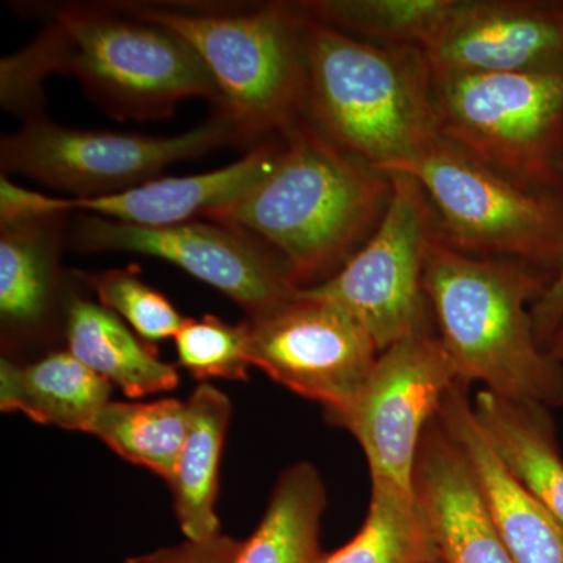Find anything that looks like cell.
<instances>
[{"label": "cell", "instance_id": "2e32d148", "mask_svg": "<svg viewBox=\"0 0 563 563\" xmlns=\"http://www.w3.org/2000/svg\"><path fill=\"white\" fill-rule=\"evenodd\" d=\"M282 143L266 141L240 161L214 172L195 176L166 177L132 190L98 199H74L76 210L129 224L166 228L206 218L231 206L265 179L276 165Z\"/></svg>", "mask_w": 563, "mask_h": 563}, {"label": "cell", "instance_id": "e0dca14e", "mask_svg": "<svg viewBox=\"0 0 563 563\" xmlns=\"http://www.w3.org/2000/svg\"><path fill=\"white\" fill-rule=\"evenodd\" d=\"M472 404L504 468L563 523V457L551 409L487 390L477 391Z\"/></svg>", "mask_w": 563, "mask_h": 563}, {"label": "cell", "instance_id": "52a82bcc", "mask_svg": "<svg viewBox=\"0 0 563 563\" xmlns=\"http://www.w3.org/2000/svg\"><path fill=\"white\" fill-rule=\"evenodd\" d=\"M387 173L421 185L440 233L457 250L561 272L563 192L523 187L442 139Z\"/></svg>", "mask_w": 563, "mask_h": 563}, {"label": "cell", "instance_id": "d4e9b609", "mask_svg": "<svg viewBox=\"0 0 563 563\" xmlns=\"http://www.w3.org/2000/svg\"><path fill=\"white\" fill-rule=\"evenodd\" d=\"M455 0H303L310 21L354 38L424 49Z\"/></svg>", "mask_w": 563, "mask_h": 563}, {"label": "cell", "instance_id": "ffe728a7", "mask_svg": "<svg viewBox=\"0 0 563 563\" xmlns=\"http://www.w3.org/2000/svg\"><path fill=\"white\" fill-rule=\"evenodd\" d=\"M66 339L70 354L117 385L129 398L172 391L179 374L144 346L109 309L74 298L66 309Z\"/></svg>", "mask_w": 563, "mask_h": 563}, {"label": "cell", "instance_id": "603a6c76", "mask_svg": "<svg viewBox=\"0 0 563 563\" xmlns=\"http://www.w3.org/2000/svg\"><path fill=\"white\" fill-rule=\"evenodd\" d=\"M442 561L428 518L415 495L372 481L368 514L361 531L320 563H437Z\"/></svg>", "mask_w": 563, "mask_h": 563}, {"label": "cell", "instance_id": "7c38bea8", "mask_svg": "<svg viewBox=\"0 0 563 563\" xmlns=\"http://www.w3.org/2000/svg\"><path fill=\"white\" fill-rule=\"evenodd\" d=\"M455 383L450 357L431 329L379 352L357 398L333 421L361 444L372 481L415 495L422 435Z\"/></svg>", "mask_w": 563, "mask_h": 563}, {"label": "cell", "instance_id": "3957f363", "mask_svg": "<svg viewBox=\"0 0 563 563\" xmlns=\"http://www.w3.org/2000/svg\"><path fill=\"white\" fill-rule=\"evenodd\" d=\"M553 274L525 262L429 244L424 291L455 379L515 401L563 406V365L540 343L532 307Z\"/></svg>", "mask_w": 563, "mask_h": 563}, {"label": "cell", "instance_id": "9a60e30c", "mask_svg": "<svg viewBox=\"0 0 563 563\" xmlns=\"http://www.w3.org/2000/svg\"><path fill=\"white\" fill-rule=\"evenodd\" d=\"M439 420L465 454L487 512L515 563H563V523L493 453L474 417L470 385H453Z\"/></svg>", "mask_w": 563, "mask_h": 563}, {"label": "cell", "instance_id": "277c9868", "mask_svg": "<svg viewBox=\"0 0 563 563\" xmlns=\"http://www.w3.org/2000/svg\"><path fill=\"white\" fill-rule=\"evenodd\" d=\"M307 122L380 172L440 139L433 74L413 46L369 43L307 18Z\"/></svg>", "mask_w": 563, "mask_h": 563}, {"label": "cell", "instance_id": "8992f818", "mask_svg": "<svg viewBox=\"0 0 563 563\" xmlns=\"http://www.w3.org/2000/svg\"><path fill=\"white\" fill-rule=\"evenodd\" d=\"M433 101L440 139L523 187L563 192V70L433 74Z\"/></svg>", "mask_w": 563, "mask_h": 563}, {"label": "cell", "instance_id": "1f68e13d", "mask_svg": "<svg viewBox=\"0 0 563 563\" xmlns=\"http://www.w3.org/2000/svg\"><path fill=\"white\" fill-rule=\"evenodd\" d=\"M437 563H446V562H444V561H443V558H442V561H439V562H437Z\"/></svg>", "mask_w": 563, "mask_h": 563}, {"label": "cell", "instance_id": "7a4b0ae2", "mask_svg": "<svg viewBox=\"0 0 563 563\" xmlns=\"http://www.w3.org/2000/svg\"><path fill=\"white\" fill-rule=\"evenodd\" d=\"M391 195L390 174L302 121L282 135L268 176L206 218L261 240L287 263L292 284L307 288L340 272L368 242Z\"/></svg>", "mask_w": 563, "mask_h": 563}, {"label": "cell", "instance_id": "4dcf8cb0", "mask_svg": "<svg viewBox=\"0 0 563 563\" xmlns=\"http://www.w3.org/2000/svg\"><path fill=\"white\" fill-rule=\"evenodd\" d=\"M547 350L551 352L555 361L561 362L563 365V317L550 342H548Z\"/></svg>", "mask_w": 563, "mask_h": 563}, {"label": "cell", "instance_id": "5b68a950", "mask_svg": "<svg viewBox=\"0 0 563 563\" xmlns=\"http://www.w3.org/2000/svg\"><path fill=\"white\" fill-rule=\"evenodd\" d=\"M120 7L190 44L220 91L218 111L239 128L244 141L285 135L302 122L307 18L298 2L244 10Z\"/></svg>", "mask_w": 563, "mask_h": 563}, {"label": "cell", "instance_id": "cb8c5ba5", "mask_svg": "<svg viewBox=\"0 0 563 563\" xmlns=\"http://www.w3.org/2000/svg\"><path fill=\"white\" fill-rule=\"evenodd\" d=\"M188 431V406L179 399L113 402L103 406L91 435L133 465L172 483Z\"/></svg>", "mask_w": 563, "mask_h": 563}, {"label": "cell", "instance_id": "5bb4252c", "mask_svg": "<svg viewBox=\"0 0 563 563\" xmlns=\"http://www.w3.org/2000/svg\"><path fill=\"white\" fill-rule=\"evenodd\" d=\"M413 492L446 563H515L493 525L465 454L439 415L422 435Z\"/></svg>", "mask_w": 563, "mask_h": 563}, {"label": "cell", "instance_id": "9c48e42d", "mask_svg": "<svg viewBox=\"0 0 563 563\" xmlns=\"http://www.w3.org/2000/svg\"><path fill=\"white\" fill-rule=\"evenodd\" d=\"M390 176V203L368 242L329 279L299 288L354 318L379 352L431 329L424 268L439 228L421 185L407 174Z\"/></svg>", "mask_w": 563, "mask_h": 563}, {"label": "cell", "instance_id": "7402d4cb", "mask_svg": "<svg viewBox=\"0 0 563 563\" xmlns=\"http://www.w3.org/2000/svg\"><path fill=\"white\" fill-rule=\"evenodd\" d=\"M65 218L0 225V314L9 328L33 329L46 320Z\"/></svg>", "mask_w": 563, "mask_h": 563}, {"label": "cell", "instance_id": "4fadbf2b", "mask_svg": "<svg viewBox=\"0 0 563 563\" xmlns=\"http://www.w3.org/2000/svg\"><path fill=\"white\" fill-rule=\"evenodd\" d=\"M422 52L433 74L563 70V0H455Z\"/></svg>", "mask_w": 563, "mask_h": 563}, {"label": "cell", "instance_id": "6da1fadb", "mask_svg": "<svg viewBox=\"0 0 563 563\" xmlns=\"http://www.w3.org/2000/svg\"><path fill=\"white\" fill-rule=\"evenodd\" d=\"M2 106L38 117L41 84L51 74L76 77L120 121L172 117L179 103L221 106L210 70L176 33L121 7H57L46 29L2 60Z\"/></svg>", "mask_w": 563, "mask_h": 563}, {"label": "cell", "instance_id": "30bf717a", "mask_svg": "<svg viewBox=\"0 0 563 563\" xmlns=\"http://www.w3.org/2000/svg\"><path fill=\"white\" fill-rule=\"evenodd\" d=\"M69 242L84 252H133L173 263L239 303L247 318L276 309L298 290L276 251L221 222L146 228L84 213L74 221Z\"/></svg>", "mask_w": 563, "mask_h": 563}, {"label": "cell", "instance_id": "f1b7e54d", "mask_svg": "<svg viewBox=\"0 0 563 563\" xmlns=\"http://www.w3.org/2000/svg\"><path fill=\"white\" fill-rule=\"evenodd\" d=\"M243 542L232 537H211L207 540H185L176 547L158 548L152 553L135 555L124 563H236Z\"/></svg>", "mask_w": 563, "mask_h": 563}, {"label": "cell", "instance_id": "44dd1931", "mask_svg": "<svg viewBox=\"0 0 563 563\" xmlns=\"http://www.w3.org/2000/svg\"><path fill=\"white\" fill-rule=\"evenodd\" d=\"M325 488L312 463L299 462L282 472L261 525L236 563H320L321 518Z\"/></svg>", "mask_w": 563, "mask_h": 563}, {"label": "cell", "instance_id": "8fae6325", "mask_svg": "<svg viewBox=\"0 0 563 563\" xmlns=\"http://www.w3.org/2000/svg\"><path fill=\"white\" fill-rule=\"evenodd\" d=\"M244 324L251 365L296 395L321 404L331 421L350 409L379 355L354 318L299 288L287 302Z\"/></svg>", "mask_w": 563, "mask_h": 563}, {"label": "cell", "instance_id": "ba28073f", "mask_svg": "<svg viewBox=\"0 0 563 563\" xmlns=\"http://www.w3.org/2000/svg\"><path fill=\"white\" fill-rule=\"evenodd\" d=\"M242 141V132L220 111L173 136L63 128L40 114L2 136L0 163L3 173L38 180L74 199H98L132 190L158 179L168 166Z\"/></svg>", "mask_w": 563, "mask_h": 563}, {"label": "cell", "instance_id": "d6986e66", "mask_svg": "<svg viewBox=\"0 0 563 563\" xmlns=\"http://www.w3.org/2000/svg\"><path fill=\"white\" fill-rule=\"evenodd\" d=\"M187 406V439L169 487L181 532L188 540H207L221 533L214 506L232 404L220 388L201 384L192 391Z\"/></svg>", "mask_w": 563, "mask_h": 563}, {"label": "cell", "instance_id": "ac0fdd59", "mask_svg": "<svg viewBox=\"0 0 563 563\" xmlns=\"http://www.w3.org/2000/svg\"><path fill=\"white\" fill-rule=\"evenodd\" d=\"M111 385L70 352H54L20 365L0 363V409L21 412L41 424L90 433L110 402Z\"/></svg>", "mask_w": 563, "mask_h": 563}, {"label": "cell", "instance_id": "f546056e", "mask_svg": "<svg viewBox=\"0 0 563 563\" xmlns=\"http://www.w3.org/2000/svg\"><path fill=\"white\" fill-rule=\"evenodd\" d=\"M563 317V265L542 298L532 307L533 328L540 343L547 347Z\"/></svg>", "mask_w": 563, "mask_h": 563}, {"label": "cell", "instance_id": "83f0119b", "mask_svg": "<svg viewBox=\"0 0 563 563\" xmlns=\"http://www.w3.org/2000/svg\"><path fill=\"white\" fill-rule=\"evenodd\" d=\"M73 210H76L74 198L27 190L5 179V176L0 179V225L63 217Z\"/></svg>", "mask_w": 563, "mask_h": 563}, {"label": "cell", "instance_id": "4316f807", "mask_svg": "<svg viewBox=\"0 0 563 563\" xmlns=\"http://www.w3.org/2000/svg\"><path fill=\"white\" fill-rule=\"evenodd\" d=\"M174 342L180 365L196 379H247L252 365L244 321L229 324L211 314L201 320L187 318Z\"/></svg>", "mask_w": 563, "mask_h": 563}, {"label": "cell", "instance_id": "484cf974", "mask_svg": "<svg viewBox=\"0 0 563 563\" xmlns=\"http://www.w3.org/2000/svg\"><path fill=\"white\" fill-rule=\"evenodd\" d=\"M80 279L90 285L101 306L128 321L147 342L174 339L187 320L165 295L141 280L133 268L80 274Z\"/></svg>", "mask_w": 563, "mask_h": 563}]
</instances>
